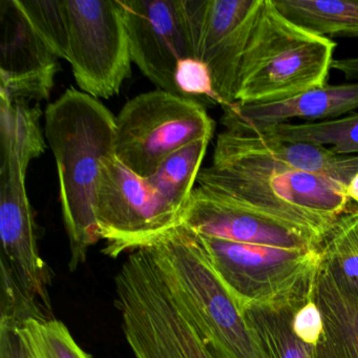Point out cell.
<instances>
[{"label":"cell","instance_id":"cell-1","mask_svg":"<svg viewBox=\"0 0 358 358\" xmlns=\"http://www.w3.org/2000/svg\"><path fill=\"white\" fill-rule=\"evenodd\" d=\"M213 162L196 183L213 194L311 234L324 244L350 213L347 186L358 156L286 142L244 125H226Z\"/></svg>","mask_w":358,"mask_h":358},{"label":"cell","instance_id":"cell-2","mask_svg":"<svg viewBox=\"0 0 358 358\" xmlns=\"http://www.w3.org/2000/svg\"><path fill=\"white\" fill-rule=\"evenodd\" d=\"M45 136L59 178L62 217L76 270L100 238L95 198L102 163L115 155L116 117L96 98L69 89L45 113Z\"/></svg>","mask_w":358,"mask_h":358},{"label":"cell","instance_id":"cell-3","mask_svg":"<svg viewBox=\"0 0 358 358\" xmlns=\"http://www.w3.org/2000/svg\"><path fill=\"white\" fill-rule=\"evenodd\" d=\"M150 247L178 305L213 358H268L215 273L198 234L181 224Z\"/></svg>","mask_w":358,"mask_h":358},{"label":"cell","instance_id":"cell-4","mask_svg":"<svg viewBox=\"0 0 358 358\" xmlns=\"http://www.w3.org/2000/svg\"><path fill=\"white\" fill-rule=\"evenodd\" d=\"M335 48L328 37L287 20L272 0H262L241 62L236 102L275 103L324 87Z\"/></svg>","mask_w":358,"mask_h":358},{"label":"cell","instance_id":"cell-5","mask_svg":"<svg viewBox=\"0 0 358 358\" xmlns=\"http://www.w3.org/2000/svg\"><path fill=\"white\" fill-rule=\"evenodd\" d=\"M201 245L241 313L249 308L284 311L313 299L322 248L285 249L199 236Z\"/></svg>","mask_w":358,"mask_h":358},{"label":"cell","instance_id":"cell-6","mask_svg":"<svg viewBox=\"0 0 358 358\" xmlns=\"http://www.w3.org/2000/svg\"><path fill=\"white\" fill-rule=\"evenodd\" d=\"M115 285L123 332L136 358H213L178 305L150 246L131 252Z\"/></svg>","mask_w":358,"mask_h":358},{"label":"cell","instance_id":"cell-7","mask_svg":"<svg viewBox=\"0 0 358 358\" xmlns=\"http://www.w3.org/2000/svg\"><path fill=\"white\" fill-rule=\"evenodd\" d=\"M215 121L200 102L162 90L140 94L116 117L115 156L148 179L173 152L211 140Z\"/></svg>","mask_w":358,"mask_h":358},{"label":"cell","instance_id":"cell-8","mask_svg":"<svg viewBox=\"0 0 358 358\" xmlns=\"http://www.w3.org/2000/svg\"><path fill=\"white\" fill-rule=\"evenodd\" d=\"M69 56L77 85L92 97L119 95L131 74V55L120 0H64Z\"/></svg>","mask_w":358,"mask_h":358},{"label":"cell","instance_id":"cell-9","mask_svg":"<svg viewBox=\"0 0 358 358\" xmlns=\"http://www.w3.org/2000/svg\"><path fill=\"white\" fill-rule=\"evenodd\" d=\"M95 217L103 253L112 259L154 244L181 225V217L116 156L102 163L95 198Z\"/></svg>","mask_w":358,"mask_h":358},{"label":"cell","instance_id":"cell-10","mask_svg":"<svg viewBox=\"0 0 358 358\" xmlns=\"http://www.w3.org/2000/svg\"><path fill=\"white\" fill-rule=\"evenodd\" d=\"M262 0H183L194 56L222 106L236 102L241 62Z\"/></svg>","mask_w":358,"mask_h":358},{"label":"cell","instance_id":"cell-11","mask_svg":"<svg viewBox=\"0 0 358 358\" xmlns=\"http://www.w3.org/2000/svg\"><path fill=\"white\" fill-rule=\"evenodd\" d=\"M131 60L158 90L179 95L180 66L196 60L183 0H120Z\"/></svg>","mask_w":358,"mask_h":358},{"label":"cell","instance_id":"cell-12","mask_svg":"<svg viewBox=\"0 0 358 358\" xmlns=\"http://www.w3.org/2000/svg\"><path fill=\"white\" fill-rule=\"evenodd\" d=\"M0 98L45 101L60 70L59 58L37 34L17 0L0 1Z\"/></svg>","mask_w":358,"mask_h":358},{"label":"cell","instance_id":"cell-13","mask_svg":"<svg viewBox=\"0 0 358 358\" xmlns=\"http://www.w3.org/2000/svg\"><path fill=\"white\" fill-rule=\"evenodd\" d=\"M182 225L199 236L285 249L322 248L311 234L241 206L205 188H194Z\"/></svg>","mask_w":358,"mask_h":358},{"label":"cell","instance_id":"cell-14","mask_svg":"<svg viewBox=\"0 0 358 358\" xmlns=\"http://www.w3.org/2000/svg\"><path fill=\"white\" fill-rule=\"evenodd\" d=\"M222 108V119L253 124H280L291 119L322 122L339 118L358 108V83L327 85L275 103L234 102Z\"/></svg>","mask_w":358,"mask_h":358},{"label":"cell","instance_id":"cell-15","mask_svg":"<svg viewBox=\"0 0 358 358\" xmlns=\"http://www.w3.org/2000/svg\"><path fill=\"white\" fill-rule=\"evenodd\" d=\"M313 297L324 324L314 358H358V294L339 284L324 261Z\"/></svg>","mask_w":358,"mask_h":358},{"label":"cell","instance_id":"cell-16","mask_svg":"<svg viewBox=\"0 0 358 358\" xmlns=\"http://www.w3.org/2000/svg\"><path fill=\"white\" fill-rule=\"evenodd\" d=\"M224 127L230 124L244 125L273 136L282 141L299 142L327 148L341 156H358V114L339 117L333 120L303 124H253L242 121L222 119Z\"/></svg>","mask_w":358,"mask_h":358},{"label":"cell","instance_id":"cell-17","mask_svg":"<svg viewBox=\"0 0 358 358\" xmlns=\"http://www.w3.org/2000/svg\"><path fill=\"white\" fill-rule=\"evenodd\" d=\"M293 24L315 34L358 36V0H272Z\"/></svg>","mask_w":358,"mask_h":358},{"label":"cell","instance_id":"cell-18","mask_svg":"<svg viewBox=\"0 0 358 358\" xmlns=\"http://www.w3.org/2000/svg\"><path fill=\"white\" fill-rule=\"evenodd\" d=\"M210 140L188 144L165 159L148 182L163 201L181 217L194 190Z\"/></svg>","mask_w":358,"mask_h":358},{"label":"cell","instance_id":"cell-19","mask_svg":"<svg viewBox=\"0 0 358 358\" xmlns=\"http://www.w3.org/2000/svg\"><path fill=\"white\" fill-rule=\"evenodd\" d=\"M297 309L273 311L249 308L243 314L268 358H314V347L306 345L293 333L292 317Z\"/></svg>","mask_w":358,"mask_h":358},{"label":"cell","instance_id":"cell-20","mask_svg":"<svg viewBox=\"0 0 358 358\" xmlns=\"http://www.w3.org/2000/svg\"><path fill=\"white\" fill-rule=\"evenodd\" d=\"M31 358H92L60 320L30 318L18 327Z\"/></svg>","mask_w":358,"mask_h":358},{"label":"cell","instance_id":"cell-21","mask_svg":"<svg viewBox=\"0 0 358 358\" xmlns=\"http://www.w3.org/2000/svg\"><path fill=\"white\" fill-rule=\"evenodd\" d=\"M351 213L343 215L327 236L322 253L335 280L358 294V236Z\"/></svg>","mask_w":358,"mask_h":358},{"label":"cell","instance_id":"cell-22","mask_svg":"<svg viewBox=\"0 0 358 358\" xmlns=\"http://www.w3.org/2000/svg\"><path fill=\"white\" fill-rule=\"evenodd\" d=\"M43 43L59 59L68 60V18L64 0H17Z\"/></svg>","mask_w":358,"mask_h":358},{"label":"cell","instance_id":"cell-23","mask_svg":"<svg viewBox=\"0 0 358 358\" xmlns=\"http://www.w3.org/2000/svg\"><path fill=\"white\" fill-rule=\"evenodd\" d=\"M292 330L306 345L315 347L324 330L320 308L313 299L301 305L293 314Z\"/></svg>","mask_w":358,"mask_h":358},{"label":"cell","instance_id":"cell-24","mask_svg":"<svg viewBox=\"0 0 358 358\" xmlns=\"http://www.w3.org/2000/svg\"><path fill=\"white\" fill-rule=\"evenodd\" d=\"M0 358H31L15 322L0 320Z\"/></svg>","mask_w":358,"mask_h":358},{"label":"cell","instance_id":"cell-25","mask_svg":"<svg viewBox=\"0 0 358 358\" xmlns=\"http://www.w3.org/2000/svg\"><path fill=\"white\" fill-rule=\"evenodd\" d=\"M332 69L343 73L347 79L358 80V58L334 59L333 60Z\"/></svg>","mask_w":358,"mask_h":358},{"label":"cell","instance_id":"cell-26","mask_svg":"<svg viewBox=\"0 0 358 358\" xmlns=\"http://www.w3.org/2000/svg\"><path fill=\"white\" fill-rule=\"evenodd\" d=\"M347 196L350 200L355 202V204L357 205V208L356 210L358 211V171L356 173V175L352 178L350 183L348 184L347 186Z\"/></svg>","mask_w":358,"mask_h":358},{"label":"cell","instance_id":"cell-27","mask_svg":"<svg viewBox=\"0 0 358 358\" xmlns=\"http://www.w3.org/2000/svg\"><path fill=\"white\" fill-rule=\"evenodd\" d=\"M352 219H353L354 227H355L356 234L358 236V211L355 210L352 213Z\"/></svg>","mask_w":358,"mask_h":358}]
</instances>
